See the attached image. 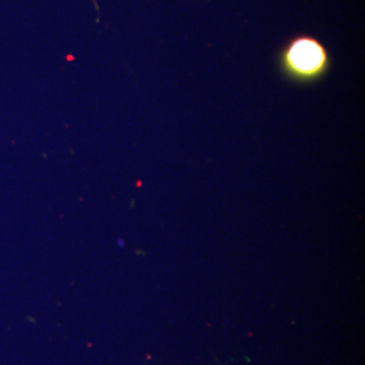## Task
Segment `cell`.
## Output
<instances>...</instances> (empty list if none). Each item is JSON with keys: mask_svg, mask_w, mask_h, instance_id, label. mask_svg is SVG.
<instances>
[{"mask_svg": "<svg viewBox=\"0 0 365 365\" xmlns=\"http://www.w3.org/2000/svg\"><path fill=\"white\" fill-rule=\"evenodd\" d=\"M279 66L290 81L312 83L328 73L331 57L325 46L313 36H295L281 49Z\"/></svg>", "mask_w": 365, "mask_h": 365, "instance_id": "obj_1", "label": "cell"}, {"mask_svg": "<svg viewBox=\"0 0 365 365\" xmlns=\"http://www.w3.org/2000/svg\"><path fill=\"white\" fill-rule=\"evenodd\" d=\"M93 2H95V0H93Z\"/></svg>", "mask_w": 365, "mask_h": 365, "instance_id": "obj_2", "label": "cell"}]
</instances>
